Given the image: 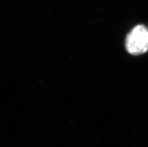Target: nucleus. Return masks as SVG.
<instances>
[{
	"label": "nucleus",
	"mask_w": 148,
	"mask_h": 147,
	"mask_svg": "<svg viewBox=\"0 0 148 147\" xmlns=\"http://www.w3.org/2000/svg\"><path fill=\"white\" fill-rule=\"evenodd\" d=\"M126 50L132 55H140L148 50V29L143 25L135 26L128 35Z\"/></svg>",
	"instance_id": "1"
}]
</instances>
